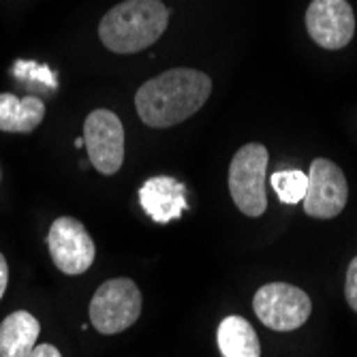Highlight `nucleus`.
<instances>
[{"instance_id":"8","label":"nucleus","mask_w":357,"mask_h":357,"mask_svg":"<svg viewBox=\"0 0 357 357\" xmlns=\"http://www.w3.org/2000/svg\"><path fill=\"white\" fill-rule=\"evenodd\" d=\"M349 199V184L342 169L330 158H314L308 172V190L302 199L304 212L312 218L338 216Z\"/></svg>"},{"instance_id":"1","label":"nucleus","mask_w":357,"mask_h":357,"mask_svg":"<svg viewBox=\"0 0 357 357\" xmlns=\"http://www.w3.org/2000/svg\"><path fill=\"white\" fill-rule=\"evenodd\" d=\"M212 92V79L195 69H172L148 79L135 94L139 118L154 128L180 124L197 114Z\"/></svg>"},{"instance_id":"15","label":"nucleus","mask_w":357,"mask_h":357,"mask_svg":"<svg viewBox=\"0 0 357 357\" xmlns=\"http://www.w3.org/2000/svg\"><path fill=\"white\" fill-rule=\"evenodd\" d=\"M13 73L17 77H30V79H37L50 88H56V75L47 67H43V64L30 62V60H17L13 64Z\"/></svg>"},{"instance_id":"7","label":"nucleus","mask_w":357,"mask_h":357,"mask_svg":"<svg viewBox=\"0 0 357 357\" xmlns=\"http://www.w3.org/2000/svg\"><path fill=\"white\" fill-rule=\"evenodd\" d=\"M47 246L54 266L69 276L84 274L92 266L96 255L94 242L86 227L71 216H60L52 222Z\"/></svg>"},{"instance_id":"18","label":"nucleus","mask_w":357,"mask_h":357,"mask_svg":"<svg viewBox=\"0 0 357 357\" xmlns=\"http://www.w3.org/2000/svg\"><path fill=\"white\" fill-rule=\"evenodd\" d=\"M7 282H9V266H7L5 255L0 252V300H3V296H5Z\"/></svg>"},{"instance_id":"12","label":"nucleus","mask_w":357,"mask_h":357,"mask_svg":"<svg viewBox=\"0 0 357 357\" xmlns=\"http://www.w3.org/2000/svg\"><path fill=\"white\" fill-rule=\"evenodd\" d=\"M45 105L39 96L17 99L11 92H0V131L30 133L43 122Z\"/></svg>"},{"instance_id":"14","label":"nucleus","mask_w":357,"mask_h":357,"mask_svg":"<svg viewBox=\"0 0 357 357\" xmlns=\"http://www.w3.org/2000/svg\"><path fill=\"white\" fill-rule=\"evenodd\" d=\"M272 188L276 190L282 204H300L306 197L308 190V176L300 169H280L274 172L270 178Z\"/></svg>"},{"instance_id":"16","label":"nucleus","mask_w":357,"mask_h":357,"mask_svg":"<svg viewBox=\"0 0 357 357\" xmlns=\"http://www.w3.org/2000/svg\"><path fill=\"white\" fill-rule=\"evenodd\" d=\"M344 298L349 306L357 312V257L349 264L347 270V282H344Z\"/></svg>"},{"instance_id":"2","label":"nucleus","mask_w":357,"mask_h":357,"mask_svg":"<svg viewBox=\"0 0 357 357\" xmlns=\"http://www.w3.org/2000/svg\"><path fill=\"white\" fill-rule=\"evenodd\" d=\"M169 24V9L160 0H124L109 9L99 37L116 54H137L158 41Z\"/></svg>"},{"instance_id":"11","label":"nucleus","mask_w":357,"mask_h":357,"mask_svg":"<svg viewBox=\"0 0 357 357\" xmlns=\"http://www.w3.org/2000/svg\"><path fill=\"white\" fill-rule=\"evenodd\" d=\"M41 326L26 310L11 312L0 323V357H28L37 347Z\"/></svg>"},{"instance_id":"9","label":"nucleus","mask_w":357,"mask_h":357,"mask_svg":"<svg viewBox=\"0 0 357 357\" xmlns=\"http://www.w3.org/2000/svg\"><path fill=\"white\" fill-rule=\"evenodd\" d=\"M310 39L323 50H342L355 35V15L347 0H312L306 11Z\"/></svg>"},{"instance_id":"19","label":"nucleus","mask_w":357,"mask_h":357,"mask_svg":"<svg viewBox=\"0 0 357 357\" xmlns=\"http://www.w3.org/2000/svg\"><path fill=\"white\" fill-rule=\"evenodd\" d=\"M84 146H86V144H84V137H77V139H75V148H84Z\"/></svg>"},{"instance_id":"6","label":"nucleus","mask_w":357,"mask_h":357,"mask_svg":"<svg viewBox=\"0 0 357 357\" xmlns=\"http://www.w3.org/2000/svg\"><path fill=\"white\" fill-rule=\"evenodd\" d=\"M84 144L94 169L114 176L124 160V128L120 118L109 109H94L84 122Z\"/></svg>"},{"instance_id":"4","label":"nucleus","mask_w":357,"mask_h":357,"mask_svg":"<svg viewBox=\"0 0 357 357\" xmlns=\"http://www.w3.org/2000/svg\"><path fill=\"white\" fill-rule=\"evenodd\" d=\"M142 314V294L131 278L105 280L90 302V323L99 334L112 336L131 328Z\"/></svg>"},{"instance_id":"5","label":"nucleus","mask_w":357,"mask_h":357,"mask_svg":"<svg viewBox=\"0 0 357 357\" xmlns=\"http://www.w3.org/2000/svg\"><path fill=\"white\" fill-rule=\"evenodd\" d=\"M252 308L266 328L274 332H291L308 321L312 302L300 287L289 282H270L255 294Z\"/></svg>"},{"instance_id":"17","label":"nucleus","mask_w":357,"mask_h":357,"mask_svg":"<svg viewBox=\"0 0 357 357\" xmlns=\"http://www.w3.org/2000/svg\"><path fill=\"white\" fill-rule=\"evenodd\" d=\"M28 357H62V353L54 344H37Z\"/></svg>"},{"instance_id":"3","label":"nucleus","mask_w":357,"mask_h":357,"mask_svg":"<svg viewBox=\"0 0 357 357\" xmlns=\"http://www.w3.org/2000/svg\"><path fill=\"white\" fill-rule=\"evenodd\" d=\"M268 148L261 144L242 146L229 165V192L238 210L246 216H261L268 210L266 197V169Z\"/></svg>"},{"instance_id":"13","label":"nucleus","mask_w":357,"mask_h":357,"mask_svg":"<svg viewBox=\"0 0 357 357\" xmlns=\"http://www.w3.org/2000/svg\"><path fill=\"white\" fill-rule=\"evenodd\" d=\"M216 342L222 357H261L257 332L244 317H225L216 332Z\"/></svg>"},{"instance_id":"10","label":"nucleus","mask_w":357,"mask_h":357,"mask_svg":"<svg viewBox=\"0 0 357 357\" xmlns=\"http://www.w3.org/2000/svg\"><path fill=\"white\" fill-rule=\"evenodd\" d=\"M139 204L154 222L167 225L188 210L186 186L169 176H154L139 188Z\"/></svg>"}]
</instances>
